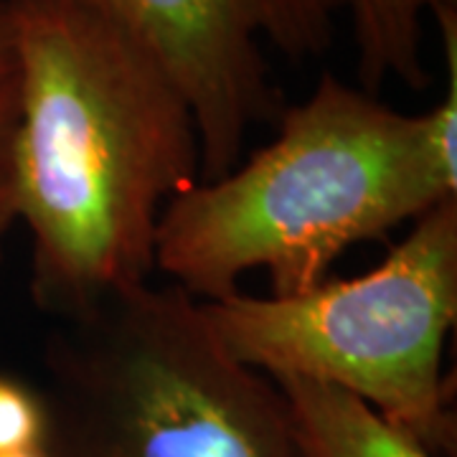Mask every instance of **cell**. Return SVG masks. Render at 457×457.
Here are the masks:
<instances>
[{
    "label": "cell",
    "instance_id": "10",
    "mask_svg": "<svg viewBox=\"0 0 457 457\" xmlns=\"http://www.w3.org/2000/svg\"><path fill=\"white\" fill-rule=\"evenodd\" d=\"M18 117V87L13 69L0 74V143L13 135Z\"/></svg>",
    "mask_w": 457,
    "mask_h": 457
},
{
    "label": "cell",
    "instance_id": "12",
    "mask_svg": "<svg viewBox=\"0 0 457 457\" xmlns=\"http://www.w3.org/2000/svg\"><path fill=\"white\" fill-rule=\"evenodd\" d=\"M0 457H49V455H46V450L41 447V450H23V453H3Z\"/></svg>",
    "mask_w": 457,
    "mask_h": 457
},
{
    "label": "cell",
    "instance_id": "11",
    "mask_svg": "<svg viewBox=\"0 0 457 457\" xmlns=\"http://www.w3.org/2000/svg\"><path fill=\"white\" fill-rule=\"evenodd\" d=\"M13 69V18L5 0H0V74Z\"/></svg>",
    "mask_w": 457,
    "mask_h": 457
},
{
    "label": "cell",
    "instance_id": "3",
    "mask_svg": "<svg viewBox=\"0 0 457 457\" xmlns=\"http://www.w3.org/2000/svg\"><path fill=\"white\" fill-rule=\"evenodd\" d=\"M44 369L49 457H297L275 381L234 359L173 285L56 320Z\"/></svg>",
    "mask_w": 457,
    "mask_h": 457
},
{
    "label": "cell",
    "instance_id": "8",
    "mask_svg": "<svg viewBox=\"0 0 457 457\" xmlns=\"http://www.w3.org/2000/svg\"><path fill=\"white\" fill-rule=\"evenodd\" d=\"M46 442V409L41 394L0 374V455L41 450Z\"/></svg>",
    "mask_w": 457,
    "mask_h": 457
},
{
    "label": "cell",
    "instance_id": "5",
    "mask_svg": "<svg viewBox=\"0 0 457 457\" xmlns=\"http://www.w3.org/2000/svg\"><path fill=\"white\" fill-rule=\"evenodd\" d=\"M135 33L163 64L196 120L201 180L245 161L252 130L278 120L262 44L290 59L330 49V0H84Z\"/></svg>",
    "mask_w": 457,
    "mask_h": 457
},
{
    "label": "cell",
    "instance_id": "2",
    "mask_svg": "<svg viewBox=\"0 0 457 457\" xmlns=\"http://www.w3.org/2000/svg\"><path fill=\"white\" fill-rule=\"evenodd\" d=\"M450 198L457 163L435 147L425 114L323 71L308 99L282 107L267 145L168 201L155 270L201 303L239 293L257 270L270 295L308 293L348 249Z\"/></svg>",
    "mask_w": 457,
    "mask_h": 457
},
{
    "label": "cell",
    "instance_id": "4",
    "mask_svg": "<svg viewBox=\"0 0 457 457\" xmlns=\"http://www.w3.org/2000/svg\"><path fill=\"white\" fill-rule=\"evenodd\" d=\"M198 305L219 343L249 369L338 386L432 455L455 450L445 343L457 320V198L411 221L359 278L285 297L239 290Z\"/></svg>",
    "mask_w": 457,
    "mask_h": 457
},
{
    "label": "cell",
    "instance_id": "1",
    "mask_svg": "<svg viewBox=\"0 0 457 457\" xmlns=\"http://www.w3.org/2000/svg\"><path fill=\"white\" fill-rule=\"evenodd\" d=\"M5 3L31 295L69 320L150 282L163 209L201 180L196 120L153 51L110 13L84 0Z\"/></svg>",
    "mask_w": 457,
    "mask_h": 457
},
{
    "label": "cell",
    "instance_id": "9",
    "mask_svg": "<svg viewBox=\"0 0 457 457\" xmlns=\"http://www.w3.org/2000/svg\"><path fill=\"white\" fill-rule=\"evenodd\" d=\"M13 137V135H11ZM11 137L0 143V254L5 237L16 227V186H13V158H11Z\"/></svg>",
    "mask_w": 457,
    "mask_h": 457
},
{
    "label": "cell",
    "instance_id": "6",
    "mask_svg": "<svg viewBox=\"0 0 457 457\" xmlns=\"http://www.w3.org/2000/svg\"><path fill=\"white\" fill-rule=\"evenodd\" d=\"M285 399L297 457H435L359 396L323 381L272 378Z\"/></svg>",
    "mask_w": 457,
    "mask_h": 457
},
{
    "label": "cell",
    "instance_id": "7",
    "mask_svg": "<svg viewBox=\"0 0 457 457\" xmlns=\"http://www.w3.org/2000/svg\"><path fill=\"white\" fill-rule=\"evenodd\" d=\"M336 16H345L356 46V79L369 95L386 82L422 92L432 82L425 64V23L457 0H330Z\"/></svg>",
    "mask_w": 457,
    "mask_h": 457
}]
</instances>
